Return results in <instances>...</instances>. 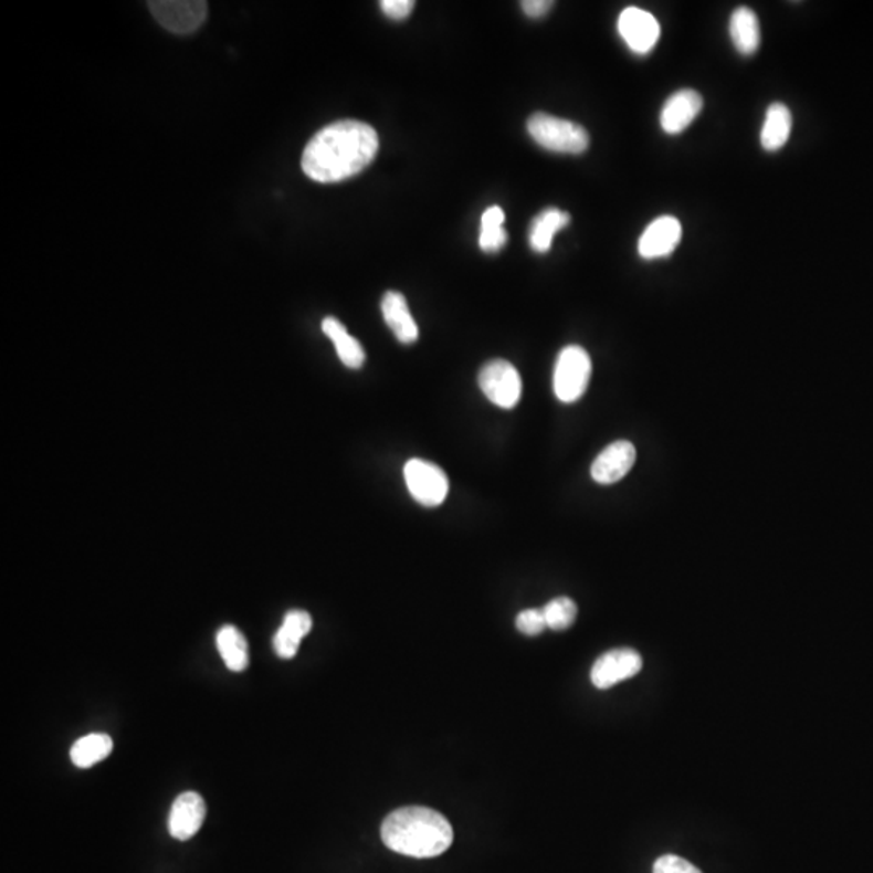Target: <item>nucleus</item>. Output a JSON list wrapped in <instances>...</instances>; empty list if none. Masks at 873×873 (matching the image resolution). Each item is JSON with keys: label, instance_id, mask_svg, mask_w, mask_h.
Wrapping results in <instances>:
<instances>
[{"label": "nucleus", "instance_id": "nucleus-23", "mask_svg": "<svg viewBox=\"0 0 873 873\" xmlns=\"http://www.w3.org/2000/svg\"><path fill=\"white\" fill-rule=\"evenodd\" d=\"M547 628L554 631H565L572 627L578 617V607L569 597H558L544 607Z\"/></svg>", "mask_w": 873, "mask_h": 873}, {"label": "nucleus", "instance_id": "nucleus-4", "mask_svg": "<svg viewBox=\"0 0 873 873\" xmlns=\"http://www.w3.org/2000/svg\"><path fill=\"white\" fill-rule=\"evenodd\" d=\"M592 361L585 348L569 345L558 355L554 371V392L564 403H575L588 390Z\"/></svg>", "mask_w": 873, "mask_h": 873}, {"label": "nucleus", "instance_id": "nucleus-10", "mask_svg": "<svg viewBox=\"0 0 873 873\" xmlns=\"http://www.w3.org/2000/svg\"><path fill=\"white\" fill-rule=\"evenodd\" d=\"M683 227L673 215L655 219L639 239L638 250L644 260H660L670 256L680 244Z\"/></svg>", "mask_w": 873, "mask_h": 873}, {"label": "nucleus", "instance_id": "nucleus-26", "mask_svg": "<svg viewBox=\"0 0 873 873\" xmlns=\"http://www.w3.org/2000/svg\"><path fill=\"white\" fill-rule=\"evenodd\" d=\"M380 7L389 19L403 20L413 12L414 2L413 0H383Z\"/></svg>", "mask_w": 873, "mask_h": 873}, {"label": "nucleus", "instance_id": "nucleus-8", "mask_svg": "<svg viewBox=\"0 0 873 873\" xmlns=\"http://www.w3.org/2000/svg\"><path fill=\"white\" fill-rule=\"evenodd\" d=\"M642 670V656L634 649H614L597 659L590 680L597 690H610L621 681L630 680Z\"/></svg>", "mask_w": 873, "mask_h": 873}, {"label": "nucleus", "instance_id": "nucleus-25", "mask_svg": "<svg viewBox=\"0 0 873 873\" xmlns=\"http://www.w3.org/2000/svg\"><path fill=\"white\" fill-rule=\"evenodd\" d=\"M654 873H702L696 865L675 854L662 855L656 859Z\"/></svg>", "mask_w": 873, "mask_h": 873}, {"label": "nucleus", "instance_id": "nucleus-9", "mask_svg": "<svg viewBox=\"0 0 873 873\" xmlns=\"http://www.w3.org/2000/svg\"><path fill=\"white\" fill-rule=\"evenodd\" d=\"M618 31L631 51L649 54L660 40V23L652 13L638 7H628L618 19Z\"/></svg>", "mask_w": 873, "mask_h": 873}, {"label": "nucleus", "instance_id": "nucleus-11", "mask_svg": "<svg viewBox=\"0 0 873 873\" xmlns=\"http://www.w3.org/2000/svg\"><path fill=\"white\" fill-rule=\"evenodd\" d=\"M635 461V449L628 440H618L607 446L590 467V476L597 484L610 485L623 480Z\"/></svg>", "mask_w": 873, "mask_h": 873}, {"label": "nucleus", "instance_id": "nucleus-17", "mask_svg": "<svg viewBox=\"0 0 873 873\" xmlns=\"http://www.w3.org/2000/svg\"><path fill=\"white\" fill-rule=\"evenodd\" d=\"M792 117L791 111L781 103L771 104L765 114L762 132H760V143L765 151H780L788 143L791 135Z\"/></svg>", "mask_w": 873, "mask_h": 873}, {"label": "nucleus", "instance_id": "nucleus-5", "mask_svg": "<svg viewBox=\"0 0 873 873\" xmlns=\"http://www.w3.org/2000/svg\"><path fill=\"white\" fill-rule=\"evenodd\" d=\"M482 393L503 410H512L518 404L523 393V380L512 362L505 359L488 361L480 372Z\"/></svg>", "mask_w": 873, "mask_h": 873}, {"label": "nucleus", "instance_id": "nucleus-2", "mask_svg": "<svg viewBox=\"0 0 873 873\" xmlns=\"http://www.w3.org/2000/svg\"><path fill=\"white\" fill-rule=\"evenodd\" d=\"M380 837L390 851L431 859L452 846L453 829L436 810L413 806L389 813L380 827Z\"/></svg>", "mask_w": 873, "mask_h": 873}, {"label": "nucleus", "instance_id": "nucleus-15", "mask_svg": "<svg viewBox=\"0 0 873 873\" xmlns=\"http://www.w3.org/2000/svg\"><path fill=\"white\" fill-rule=\"evenodd\" d=\"M313 618L305 610H290L284 623L274 635V651L281 659L290 660L298 654L299 644L309 634Z\"/></svg>", "mask_w": 873, "mask_h": 873}, {"label": "nucleus", "instance_id": "nucleus-13", "mask_svg": "<svg viewBox=\"0 0 873 873\" xmlns=\"http://www.w3.org/2000/svg\"><path fill=\"white\" fill-rule=\"evenodd\" d=\"M704 107V99L694 90H681L666 99L660 114L662 130L669 135H680L693 124Z\"/></svg>", "mask_w": 873, "mask_h": 873}, {"label": "nucleus", "instance_id": "nucleus-14", "mask_svg": "<svg viewBox=\"0 0 873 873\" xmlns=\"http://www.w3.org/2000/svg\"><path fill=\"white\" fill-rule=\"evenodd\" d=\"M383 320L400 344L411 345L418 340V324L411 316L407 298L400 292H387L382 299Z\"/></svg>", "mask_w": 873, "mask_h": 873}, {"label": "nucleus", "instance_id": "nucleus-6", "mask_svg": "<svg viewBox=\"0 0 873 873\" xmlns=\"http://www.w3.org/2000/svg\"><path fill=\"white\" fill-rule=\"evenodd\" d=\"M404 481L408 491L422 506L434 508L442 505L449 495V477L442 467L425 460H410L404 464Z\"/></svg>", "mask_w": 873, "mask_h": 873}, {"label": "nucleus", "instance_id": "nucleus-7", "mask_svg": "<svg viewBox=\"0 0 873 873\" xmlns=\"http://www.w3.org/2000/svg\"><path fill=\"white\" fill-rule=\"evenodd\" d=\"M149 9L154 19L175 34L193 33L208 17L204 0H154Z\"/></svg>", "mask_w": 873, "mask_h": 873}, {"label": "nucleus", "instance_id": "nucleus-21", "mask_svg": "<svg viewBox=\"0 0 873 873\" xmlns=\"http://www.w3.org/2000/svg\"><path fill=\"white\" fill-rule=\"evenodd\" d=\"M114 750V741L104 733H91L73 744L70 749V759L78 768H91L103 762Z\"/></svg>", "mask_w": 873, "mask_h": 873}, {"label": "nucleus", "instance_id": "nucleus-18", "mask_svg": "<svg viewBox=\"0 0 873 873\" xmlns=\"http://www.w3.org/2000/svg\"><path fill=\"white\" fill-rule=\"evenodd\" d=\"M323 332L334 341L338 358L349 369H359L365 365L366 353L356 338L348 334L347 328L335 317H326Z\"/></svg>", "mask_w": 873, "mask_h": 873}, {"label": "nucleus", "instance_id": "nucleus-22", "mask_svg": "<svg viewBox=\"0 0 873 873\" xmlns=\"http://www.w3.org/2000/svg\"><path fill=\"white\" fill-rule=\"evenodd\" d=\"M505 212L498 206H492L482 214L480 246L485 253L498 251L505 246L506 232L503 229Z\"/></svg>", "mask_w": 873, "mask_h": 873}, {"label": "nucleus", "instance_id": "nucleus-24", "mask_svg": "<svg viewBox=\"0 0 873 873\" xmlns=\"http://www.w3.org/2000/svg\"><path fill=\"white\" fill-rule=\"evenodd\" d=\"M516 628L526 635H539L547 628L546 614L543 609H527L516 617Z\"/></svg>", "mask_w": 873, "mask_h": 873}, {"label": "nucleus", "instance_id": "nucleus-16", "mask_svg": "<svg viewBox=\"0 0 873 873\" xmlns=\"http://www.w3.org/2000/svg\"><path fill=\"white\" fill-rule=\"evenodd\" d=\"M729 36L741 55H754L760 48V24L756 12L749 7H739L729 20Z\"/></svg>", "mask_w": 873, "mask_h": 873}, {"label": "nucleus", "instance_id": "nucleus-19", "mask_svg": "<svg viewBox=\"0 0 873 873\" xmlns=\"http://www.w3.org/2000/svg\"><path fill=\"white\" fill-rule=\"evenodd\" d=\"M569 218L568 212L560 211V209H547L540 212L536 219L530 223L529 229V244L536 253H547L554 243V236L560 230L568 227Z\"/></svg>", "mask_w": 873, "mask_h": 873}, {"label": "nucleus", "instance_id": "nucleus-27", "mask_svg": "<svg viewBox=\"0 0 873 873\" xmlns=\"http://www.w3.org/2000/svg\"><path fill=\"white\" fill-rule=\"evenodd\" d=\"M522 7L524 13L530 19H540V17L550 12L554 2H550V0H526V2L522 3Z\"/></svg>", "mask_w": 873, "mask_h": 873}, {"label": "nucleus", "instance_id": "nucleus-1", "mask_svg": "<svg viewBox=\"0 0 873 873\" xmlns=\"http://www.w3.org/2000/svg\"><path fill=\"white\" fill-rule=\"evenodd\" d=\"M379 151V136L365 122L341 120L313 136L303 151V172L319 183L355 177Z\"/></svg>", "mask_w": 873, "mask_h": 873}, {"label": "nucleus", "instance_id": "nucleus-3", "mask_svg": "<svg viewBox=\"0 0 873 873\" xmlns=\"http://www.w3.org/2000/svg\"><path fill=\"white\" fill-rule=\"evenodd\" d=\"M527 132L547 151L582 154L589 148V133L575 122L537 112L527 120Z\"/></svg>", "mask_w": 873, "mask_h": 873}, {"label": "nucleus", "instance_id": "nucleus-12", "mask_svg": "<svg viewBox=\"0 0 873 873\" xmlns=\"http://www.w3.org/2000/svg\"><path fill=\"white\" fill-rule=\"evenodd\" d=\"M206 819V802L201 795L187 791L175 799L169 816L170 834L178 841H188L201 830Z\"/></svg>", "mask_w": 873, "mask_h": 873}, {"label": "nucleus", "instance_id": "nucleus-20", "mask_svg": "<svg viewBox=\"0 0 873 873\" xmlns=\"http://www.w3.org/2000/svg\"><path fill=\"white\" fill-rule=\"evenodd\" d=\"M218 651L222 656L227 669L233 673L244 672L250 665V649L243 633L235 627L220 628L218 638Z\"/></svg>", "mask_w": 873, "mask_h": 873}]
</instances>
